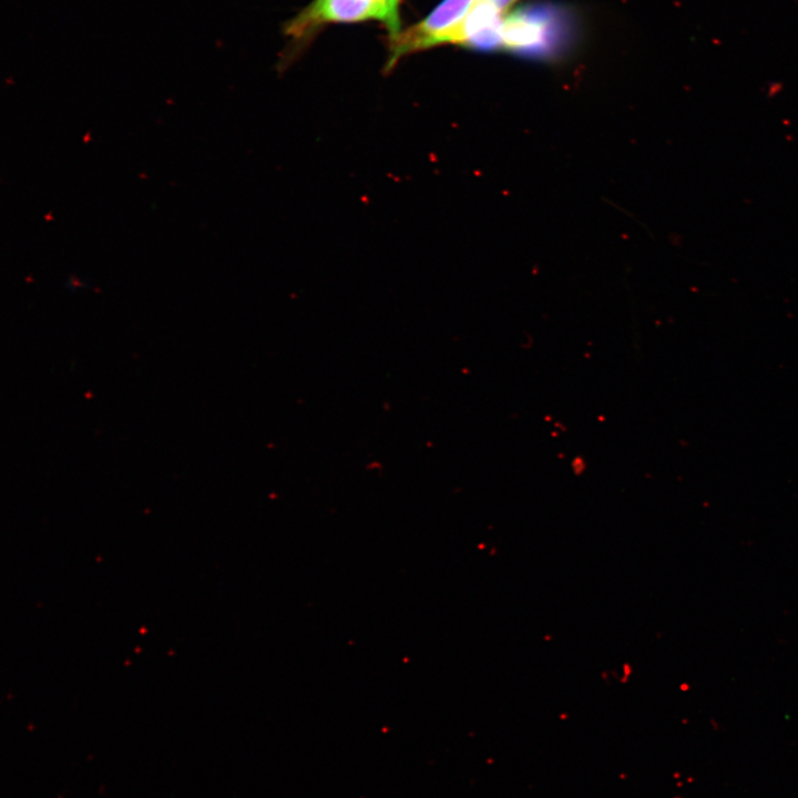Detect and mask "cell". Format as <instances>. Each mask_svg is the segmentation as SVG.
<instances>
[{
	"mask_svg": "<svg viewBox=\"0 0 798 798\" xmlns=\"http://www.w3.org/2000/svg\"><path fill=\"white\" fill-rule=\"evenodd\" d=\"M479 0H441L424 18L388 40L382 69L390 73L403 58L444 44L460 45L467 17Z\"/></svg>",
	"mask_w": 798,
	"mask_h": 798,
	"instance_id": "obj_1",
	"label": "cell"
},
{
	"mask_svg": "<svg viewBox=\"0 0 798 798\" xmlns=\"http://www.w3.org/2000/svg\"><path fill=\"white\" fill-rule=\"evenodd\" d=\"M372 20L387 30L389 13L385 0H311L284 24V34L291 44L289 55L299 52L326 25Z\"/></svg>",
	"mask_w": 798,
	"mask_h": 798,
	"instance_id": "obj_2",
	"label": "cell"
},
{
	"mask_svg": "<svg viewBox=\"0 0 798 798\" xmlns=\"http://www.w3.org/2000/svg\"><path fill=\"white\" fill-rule=\"evenodd\" d=\"M542 25L528 17L512 16L500 27V40L508 48L530 47L540 41Z\"/></svg>",
	"mask_w": 798,
	"mask_h": 798,
	"instance_id": "obj_3",
	"label": "cell"
},
{
	"mask_svg": "<svg viewBox=\"0 0 798 798\" xmlns=\"http://www.w3.org/2000/svg\"><path fill=\"white\" fill-rule=\"evenodd\" d=\"M389 13L387 28L388 40L395 38L401 31L400 8L402 0H385Z\"/></svg>",
	"mask_w": 798,
	"mask_h": 798,
	"instance_id": "obj_4",
	"label": "cell"
},
{
	"mask_svg": "<svg viewBox=\"0 0 798 798\" xmlns=\"http://www.w3.org/2000/svg\"><path fill=\"white\" fill-rule=\"evenodd\" d=\"M500 14L507 12L518 0H487Z\"/></svg>",
	"mask_w": 798,
	"mask_h": 798,
	"instance_id": "obj_5",
	"label": "cell"
}]
</instances>
